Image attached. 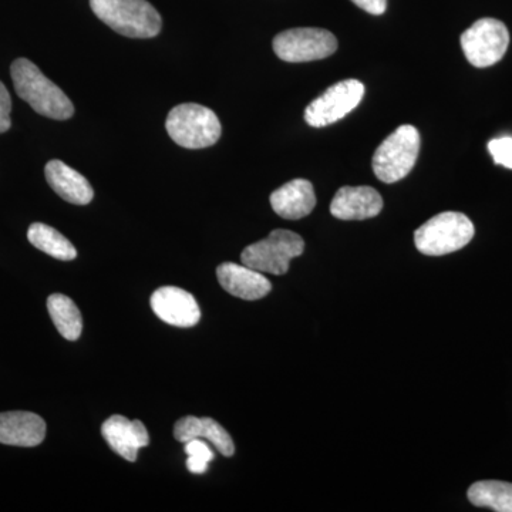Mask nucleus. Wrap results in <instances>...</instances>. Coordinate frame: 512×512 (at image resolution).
I'll use <instances>...</instances> for the list:
<instances>
[{"label":"nucleus","mask_w":512,"mask_h":512,"mask_svg":"<svg viewBox=\"0 0 512 512\" xmlns=\"http://www.w3.org/2000/svg\"><path fill=\"white\" fill-rule=\"evenodd\" d=\"M275 55L288 63H308L326 59L338 50V39L329 30L296 28L275 36Z\"/></svg>","instance_id":"0eeeda50"},{"label":"nucleus","mask_w":512,"mask_h":512,"mask_svg":"<svg viewBox=\"0 0 512 512\" xmlns=\"http://www.w3.org/2000/svg\"><path fill=\"white\" fill-rule=\"evenodd\" d=\"M460 42L468 62L484 69L503 59L510 45V33L500 20L484 18L467 29Z\"/></svg>","instance_id":"6e6552de"},{"label":"nucleus","mask_w":512,"mask_h":512,"mask_svg":"<svg viewBox=\"0 0 512 512\" xmlns=\"http://www.w3.org/2000/svg\"><path fill=\"white\" fill-rule=\"evenodd\" d=\"M165 128L175 144L188 150L214 146L222 133L217 114L208 107L195 103L175 106L168 113Z\"/></svg>","instance_id":"7ed1b4c3"},{"label":"nucleus","mask_w":512,"mask_h":512,"mask_svg":"<svg viewBox=\"0 0 512 512\" xmlns=\"http://www.w3.org/2000/svg\"><path fill=\"white\" fill-rule=\"evenodd\" d=\"M47 311L64 339L77 340L82 336V313L69 296L62 293L49 296Z\"/></svg>","instance_id":"a211bd4d"},{"label":"nucleus","mask_w":512,"mask_h":512,"mask_svg":"<svg viewBox=\"0 0 512 512\" xmlns=\"http://www.w3.org/2000/svg\"><path fill=\"white\" fill-rule=\"evenodd\" d=\"M468 500L476 507L497 512H512V483L505 481H478L468 490Z\"/></svg>","instance_id":"aec40b11"},{"label":"nucleus","mask_w":512,"mask_h":512,"mask_svg":"<svg viewBox=\"0 0 512 512\" xmlns=\"http://www.w3.org/2000/svg\"><path fill=\"white\" fill-rule=\"evenodd\" d=\"M10 74L16 94L40 116L53 120L73 117L72 100L52 80L47 79L35 63L28 59L15 60L10 66Z\"/></svg>","instance_id":"f257e3e1"},{"label":"nucleus","mask_w":512,"mask_h":512,"mask_svg":"<svg viewBox=\"0 0 512 512\" xmlns=\"http://www.w3.org/2000/svg\"><path fill=\"white\" fill-rule=\"evenodd\" d=\"M10 111H12V99L5 84L0 82V134L6 133L12 126L10 121Z\"/></svg>","instance_id":"5701e85b"},{"label":"nucleus","mask_w":512,"mask_h":512,"mask_svg":"<svg viewBox=\"0 0 512 512\" xmlns=\"http://www.w3.org/2000/svg\"><path fill=\"white\" fill-rule=\"evenodd\" d=\"M365 84L349 79L333 84L305 110V121L311 127L320 128L345 119L359 106L365 97Z\"/></svg>","instance_id":"1a4fd4ad"},{"label":"nucleus","mask_w":512,"mask_h":512,"mask_svg":"<svg viewBox=\"0 0 512 512\" xmlns=\"http://www.w3.org/2000/svg\"><path fill=\"white\" fill-rule=\"evenodd\" d=\"M352 2L370 15H383L387 9V0H352Z\"/></svg>","instance_id":"b1692460"},{"label":"nucleus","mask_w":512,"mask_h":512,"mask_svg":"<svg viewBox=\"0 0 512 512\" xmlns=\"http://www.w3.org/2000/svg\"><path fill=\"white\" fill-rule=\"evenodd\" d=\"M488 151L495 164L512 170V137L494 138L488 143Z\"/></svg>","instance_id":"4be33fe9"},{"label":"nucleus","mask_w":512,"mask_h":512,"mask_svg":"<svg viewBox=\"0 0 512 512\" xmlns=\"http://www.w3.org/2000/svg\"><path fill=\"white\" fill-rule=\"evenodd\" d=\"M419 130L410 124L400 126L376 148L372 165L376 177L386 184L397 183L410 174L419 158Z\"/></svg>","instance_id":"39448f33"},{"label":"nucleus","mask_w":512,"mask_h":512,"mask_svg":"<svg viewBox=\"0 0 512 512\" xmlns=\"http://www.w3.org/2000/svg\"><path fill=\"white\" fill-rule=\"evenodd\" d=\"M174 437L184 444L194 439L208 440L225 457H232L235 453V444L228 431L210 417L198 419L188 416L178 420L174 427Z\"/></svg>","instance_id":"f3484780"},{"label":"nucleus","mask_w":512,"mask_h":512,"mask_svg":"<svg viewBox=\"0 0 512 512\" xmlns=\"http://www.w3.org/2000/svg\"><path fill=\"white\" fill-rule=\"evenodd\" d=\"M28 239L33 247L53 256V258L60 259V261L76 259L77 251L72 242L60 234L57 229L42 224V222H35V224L30 225Z\"/></svg>","instance_id":"6ab92c4d"},{"label":"nucleus","mask_w":512,"mask_h":512,"mask_svg":"<svg viewBox=\"0 0 512 512\" xmlns=\"http://www.w3.org/2000/svg\"><path fill=\"white\" fill-rule=\"evenodd\" d=\"M217 276L225 291L244 301H258L272 291L271 282L262 275V272L244 264L225 262L218 266Z\"/></svg>","instance_id":"ddd939ff"},{"label":"nucleus","mask_w":512,"mask_h":512,"mask_svg":"<svg viewBox=\"0 0 512 512\" xmlns=\"http://www.w3.org/2000/svg\"><path fill=\"white\" fill-rule=\"evenodd\" d=\"M271 205L285 220H302L316 207V195L311 181L296 178L272 192Z\"/></svg>","instance_id":"2eb2a0df"},{"label":"nucleus","mask_w":512,"mask_h":512,"mask_svg":"<svg viewBox=\"0 0 512 512\" xmlns=\"http://www.w3.org/2000/svg\"><path fill=\"white\" fill-rule=\"evenodd\" d=\"M151 309L171 326L192 328L201 319L200 306L194 296L175 286H164L151 296Z\"/></svg>","instance_id":"9d476101"},{"label":"nucleus","mask_w":512,"mask_h":512,"mask_svg":"<svg viewBox=\"0 0 512 512\" xmlns=\"http://www.w3.org/2000/svg\"><path fill=\"white\" fill-rule=\"evenodd\" d=\"M185 454L188 456L187 468L194 474H204L208 470V464L215 458L214 451L202 439L185 443Z\"/></svg>","instance_id":"412c9836"},{"label":"nucleus","mask_w":512,"mask_h":512,"mask_svg":"<svg viewBox=\"0 0 512 512\" xmlns=\"http://www.w3.org/2000/svg\"><path fill=\"white\" fill-rule=\"evenodd\" d=\"M473 222L461 212H441L414 232V244L421 254L443 256L460 251L474 238Z\"/></svg>","instance_id":"20e7f679"},{"label":"nucleus","mask_w":512,"mask_h":512,"mask_svg":"<svg viewBox=\"0 0 512 512\" xmlns=\"http://www.w3.org/2000/svg\"><path fill=\"white\" fill-rule=\"evenodd\" d=\"M305 251L301 235L288 229H275L268 238L255 242L241 254L242 264L262 274L285 275L289 262Z\"/></svg>","instance_id":"423d86ee"},{"label":"nucleus","mask_w":512,"mask_h":512,"mask_svg":"<svg viewBox=\"0 0 512 512\" xmlns=\"http://www.w3.org/2000/svg\"><path fill=\"white\" fill-rule=\"evenodd\" d=\"M382 208V195L375 188L342 187L330 204V214L342 221H363L377 217Z\"/></svg>","instance_id":"9b49d317"},{"label":"nucleus","mask_w":512,"mask_h":512,"mask_svg":"<svg viewBox=\"0 0 512 512\" xmlns=\"http://www.w3.org/2000/svg\"><path fill=\"white\" fill-rule=\"evenodd\" d=\"M46 437L42 417L29 412L0 413V444L16 447H36Z\"/></svg>","instance_id":"4468645a"},{"label":"nucleus","mask_w":512,"mask_h":512,"mask_svg":"<svg viewBox=\"0 0 512 512\" xmlns=\"http://www.w3.org/2000/svg\"><path fill=\"white\" fill-rule=\"evenodd\" d=\"M94 15L114 32L133 39H151L161 32L160 13L147 0H90Z\"/></svg>","instance_id":"f03ea898"},{"label":"nucleus","mask_w":512,"mask_h":512,"mask_svg":"<svg viewBox=\"0 0 512 512\" xmlns=\"http://www.w3.org/2000/svg\"><path fill=\"white\" fill-rule=\"evenodd\" d=\"M46 180L52 190L64 201L74 205H87L93 201L92 185L79 171L60 160H52L45 168Z\"/></svg>","instance_id":"dca6fc26"},{"label":"nucleus","mask_w":512,"mask_h":512,"mask_svg":"<svg viewBox=\"0 0 512 512\" xmlns=\"http://www.w3.org/2000/svg\"><path fill=\"white\" fill-rule=\"evenodd\" d=\"M101 434L109 446L120 457L133 463L137 460L138 450L150 444L146 426L138 420H128L124 416H111L101 426Z\"/></svg>","instance_id":"f8f14e48"}]
</instances>
